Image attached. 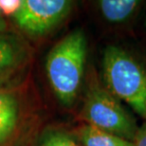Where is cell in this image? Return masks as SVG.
I'll list each match as a JSON object with an SVG mask.
<instances>
[{"label": "cell", "mask_w": 146, "mask_h": 146, "mask_svg": "<svg viewBox=\"0 0 146 146\" xmlns=\"http://www.w3.org/2000/svg\"><path fill=\"white\" fill-rule=\"evenodd\" d=\"M34 146H81L70 131L60 126H48L38 134Z\"/></svg>", "instance_id": "9"}, {"label": "cell", "mask_w": 146, "mask_h": 146, "mask_svg": "<svg viewBox=\"0 0 146 146\" xmlns=\"http://www.w3.org/2000/svg\"><path fill=\"white\" fill-rule=\"evenodd\" d=\"M71 132L81 146H135L133 141L84 123Z\"/></svg>", "instance_id": "8"}, {"label": "cell", "mask_w": 146, "mask_h": 146, "mask_svg": "<svg viewBox=\"0 0 146 146\" xmlns=\"http://www.w3.org/2000/svg\"><path fill=\"white\" fill-rule=\"evenodd\" d=\"M9 29L8 27V22L6 21V16L5 14L0 11V31H5Z\"/></svg>", "instance_id": "11"}, {"label": "cell", "mask_w": 146, "mask_h": 146, "mask_svg": "<svg viewBox=\"0 0 146 146\" xmlns=\"http://www.w3.org/2000/svg\"><path fill=\"white\" fill-rule=\"evenodd\" d=\"M142 3L139 0H100L96 2V6L99 13L107 23L119 25L130 21Z\"/></svg>", "instance_id": "7"}, {"label": "cell", "mask_w": 146, "mask_h": 146, "mask_svg": "<svg viewBox=\"0 0 146 146\" xmlns=\"http://www.w3.org/2000/svg\"><path fill=\"white\" fill-rule=\"evenodd\" d=\"M86 90L77 119L133 141L139 129L135 118L104 84L93 66L86 75Z\"/></svg>", "instance_id": "3"}, {"label": "cell", "mask_w": 146, "mask_h": 146, "mask_svg": "<svg viewBox=\"0 0 146 146\" xmlns=\"http://www.w3.org/2000/svg\"><path fill=\"white\" fill-rule=\"evenodd\" d=\"M102 81L112 94L146 121V63L118 46L104 50Z\"/></svg>", "instance_id": "4"}, {"label": "cell", "mask_w": 146, "mask_h": 146, "mask_svg": "<svg viewBox=\"0 0 146 146\" xmlns=\"http://www.w3.org/2000/svg\"><path fill=\"white\" fill-rule=\"evenodd\" d=\"M70 0H22L11 14L15 30L27 40H39L56 31L72 13Z\"/></svg>", "instance_id": "5"}, {"label": "cell", "mask_w": 146, "mask_h": 146, "mask_svg": "<svg viewBox=\"0 0 146 146\" xmlns=\"http://www.w3.org/2000/svg\"><path fill=\"white\" fill-rule=\"evenodd\" d=\"M40 122V104L30 79L0 87V146H31Z\"/></svg>", "instance_id": "2"}, {"label": "cell", "mask_w": 146, "mask_h": 146, "mask_svg": "<svg viewBox=\"0 0 146 146\" xmlns=\"http://www.w3.org/2000/svg\"><path fill=\"white\" fill-rule=\"evenodd\" d=\"M87 40L82 29L66 34L50 48L45 68L48 84L63 106L70 108L77 102L86 79Z\"/></svg>", "instance_id": "1"}, {"label": "cell", "mask_w": 146, "mask_h": 146, "mask_svg": "<svg viewBox=\"0 0 146 146\" xmlns=\"http://www.w3.org/2000/svg\"><path fill=\"white\" fill-rule=\"evenodd\" d=\"M133 142L135 146H146V121L139 126Z\"/></svg>", "instance_id": "10"}, {"label": "cell", "mask_w": 146, "mask_h": 146, "mask_svg": "<svg viewBox=\"0 0 146 146\" xmlns=\"http://www.w3.org/2000/svg\"><path fill=\"white\" fill-rule=\"evenodd\" d=\"M33 60V49L29 40L13 29L0 31V87L27 80Z\"/></svg>", "instance_id": "6"}]
</instances>
